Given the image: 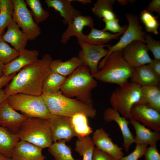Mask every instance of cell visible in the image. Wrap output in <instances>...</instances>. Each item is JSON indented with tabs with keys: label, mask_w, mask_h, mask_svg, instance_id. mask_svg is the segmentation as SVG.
<instances>
[{
	"label": "cell",
	"mask_w": 160,
	"mask_h": 160,
	"mask_svg": "<svg viewBox=\"0 0 160 160\" xmlns=\"http://www.w3.org/2000/svg\"><path fill=\"white\" fill-rule=\"evenodd\" d=\"M52 60L49 53H46L41 59L20 70L4 89L7 97L18 93L41 95L43 82L51 71Z\"/></svg>",
	"instance_id": "6da1fadb"
},
{
	"label": "cell",
	"mask_w": 160,
	"mask_h": 160,
	"mask_svg": "<svg viewBox=\"0 0 160 160\" xmlns=\"http://www.w3.org/2000/svg\"><path fill=\"white\" fill-rule=\"evenodd\" d=\"M97 85L89 67L83 64L66 78L60 91L66 97L92 105V91Z\"/></svg>",
	"instance_id": "7a4b0ae2"
},
{
	"label": "cell",
	"mask_w": 160,
	"mask_h": 160,
	"mask_svg": "<svg viewBox=\"0 0 160 160\" xmlns=\"http://www.w3.org/2000/svg\"><path fill=\"white\" fill-rule=\"evenodd\" d=\"M98 68L94 76L96 80L119 86L128 82L134 69L124 58L122 50L115 51L105 57L99 63Z\"/></svg>",
	"instance_id": "3957f363"
},
{
	"label": "cell",
	"mask_w": 160,
	"mask_h": 160,
	"mask_svg": "<svg viewBox=\"0 0 160 160\" xmlns=\"http://www.w3.org/2000/svg\"><path fill=\"white\" fill-rule=\"evenodd\" d=\"M44 103L52 115L69 117L81 113L91 118L95 117L96 111L92 105L84 103L66 97L61 92L49 95H42Z\"/></svg>",
	"instance_id": "277c9868"
},
{
	"label": "cell",
	"mask_w": 160,
	"mask_h": 160,
	"mask_svg": "<svg viewBox=\"0 0 160 160\" xmlns=\"http://www.w3.org/2000/svg\"><path fill=\"white\" fill-rule=\"evenodd\" d=\"M20 140L31 143L42 149L52 143V135L48 119L27 117L16 133Z\"/></svg>",
	"instance_id": "5b68a950"
},
{
	"label": "cell",
	"mask_w": 160,
	"mask_h": 160,
	"mask_svg": "<svg viewBox=\"0 0 160 160\" xmlns=\"http://www.w3.org/2000/svg\"><path fill=\"white\" fill-rule=\"evenodd\" d=\"M10 105L16 111H21L27 117H38L48 119L52 116L41 95L18 93L7 97Z\"/></svg>",
	"instance_id": "8992f818"
},
{
	"label": "cell",
	"mask_w": 160,
	"mask_h": 160,
	"mask_svg": "<svg viewBox=\"0 0 160 160\" xmlns=\"http://www.w3.org/2000/svg\"><path fill=\"white\" fill-rule=\"evenodd\" d=\"M113 92L110 98L112 108L127 119L131 118L133 105L139 103L142 96L141 87L131 81L119 86Z\"/></svg>",
	"instance_id": "52a82bcc"
},
{
	"label": "cell",
	"mask_w": 160,
	"mask_h": 160,
	"mask_svg": "<svg viewBox=\"0 0 160 160\" xmlns=\"http://www.w3.org/2000/svg\"><path fill=\"white\" fill-rule=\"evenodd\" d=\"M13 20L27 36L28 40H35L41 34V29L34 21L23 0H12Z\"/></svg>",
	"instance_id": "ba28073f"
},
{
	"label": "cell",
	"mask_w": 160,
	"mask_h": 160,
	"mask_svg": "<svg viewBox=\"0 0 160 160\" xmlns=\"http://www.w3.org/2000/svg\"><path fill=\"white\" fill-rule=\"evenodd\" d=\"M126 18L128 23L126 31L117 43L113 46L109 44L107 47L108 52L105 57L115 51L122 50L134 41H140L145 44V38L146 33L143 30L138 17L133 14L127 13L126 15Z\"/></svg>",
	"instance_id": "9c48e42d"
},
{
	"label": "cell",
	"mask_w": 160,
	"mask_h": 160,
	"mask_svg": "<svg viewBox=\"0 0 160 160\" xmlns=\"http://www.w3.org/2000/svg\"><path fill=\"white\" fill-rule=\"evenodd\" d=\"M78 42L81 48L78 57L82 60L83 64L89 67L94 76L98 71L99 61L108 53V50L105 49V47L109 44L92 45L79 41H78Z\"/></svg>",
	"instance_id": "30bf717a"
},
{
	"label": "cell",
	"mask_w": 160,
	"mask_h": 160,
	"mask_svg": "<svg viewBox=\"0 0 160 160\" xmlns=\"http://www.w3.org/2000/svg\"><path fill=\"white\" fill-rule=\"evenodd\" d=\"M146 45L141 41H134L122 50L123 57L133 68L149 64L153 60L148 54Z\"/></svg>",
	"instance_id": "8fae6325"
},
{
	"label": "cell",
	"mask_w": 160,
	"mask_h": 160,
	"mask_svg": "<svg viewBox=\"0 0 160 160\" xmlns=\"http://www.w3.org/2000/svg\"><path fill=\"white\" fill-rule=\"evenodd\" d=\"M48 120L53 143L62 140L68 142L76 136L70 117L52 115Z\"/></svg>",
	"instance_id": "7c38bea8"
},
{
	"label": "cell",
	"mask_w": 160,
	"mask_h": 160,
	"mask_svg": "<svg viewBox=\"0 0 160 160\" xmlns=\"http://www.w3.org/2000/svg\"><path fill=\"white\" fill-rule=\"evenodd\" d=\"M131 117L147 127L160 131V113L145 105L136 103L130 111Z\"/></svg>",
	"instance_id": "4fadbf2b"
},
{
	"label": "cell",
	"mask_w": 160,
	"mask_h": 160,
	"mask_svg": "<svg viewBox=\"0 0 160 160\" xmlns=\"http://www.w3.org/2000/svg\"><path fill=\"white\" fill-rule=\"evenodd\" d=\"M27 117L18 113L9 104L7 98L0 104V125L16 134Z\"/></svg>",
	"instance_id": "5bb4252c"
},
{
	"label": "cell",
	"mask_w": 160,
	"mask_h": 160,
	"mask_svg": "<svg viewBox=\"0 0 160 160\" xmlns=\"http://www.w3.org/2000/svg\"><path fill=\"white\" fill-rule=\"evenodd\" d=\"M109 136V134L101 127L95 131L92 138L96 148L110 154L116 160H119L124 156L123 149L114 143Z\"/></svg>",
	"instance_id": "9a60e30c"
},
{
	"label": "cell",
	"mask_w": 160,
	"mask_h": 160,
	"mask_svg": "<svg viewBox=\"0 0 160 160\" xmlns=\"http://www.w3.org/2000/svg\"><path fill=\"white\" fill-rule=\"evenodd\" d=\"M103 118L107 122L114 121L117 124L122 135L123 147L125 150L128 152L130 146L135 143V137L128 127L129 121L124 117L121 116L117 110L110 107L106 108L105 110Z\"/></svg>",
	"instance_id": "2e32d148"
},
{
	"label": "cell",
	"mask_w": 160,
	"mask_h": 160,
	"mask_svg": "<svg viewBox=\"0 0 160 160\" xmlns=\"http://www.w3.org/2000/svg\"><path fill=\"white\" fill-rule=\"evenodd\" d=\"M68 25L61 36L60 42L63 44H66L73 36L76 37L78 41H82L85 36L82 31L84 27L88 26L91 28L94 27V23L91 16L80 15L75 17Z\"/></svg>",
	"instance_id": "e0dca14e"
},
{
	"label": "cell",
	"mask_w": 160,
	"mask_h": 160,
	"mask_svg": "<svg viewBox=\"0 0 160 160\" xmlns=\"http://www.w3.org/2000/svg\"><path fill=\"white\" fill-rule=\"evenodd\" d=\"M19 140L12 152V160H42L46 156L42 153L43 149L28 142Z\"/></svg>",
	"instance_id": "ac0fdd59"
},
{
	"label": "cell",
	"mask_w": 160,
	"mask_h": 160,
	"mask_svg": "<svg viewBox=\"0 0 160 160\" xmlns=\"http://www.w3.org/2000/svg\"><path fill=\"white\" fill-rule=\"evenodd\" d=\"M19 52L17 57L5 65L4 75L8 76L17 73L23 68L39 60V53L36 50H29L25 48Z\"/></svg>",
	"instance_id": "d6986e66"
},
{
	"label": "cell",
	"mask_w": 160,
	"mask_h": 160,
	"mask_svg": "<svg viewBox=\"0 0 160 160\" xmlns=\"http://www.w3.org/2000/svg\"><path fill=\"white\" fill-rule=\"evenodd\" d=\"M130 79V81L141 87L158 86L160 83V77L148 64L134 68Z\"/></svg>",
	"instance_id": "ffe728a7"
},
{
	"label": "cell",
	"mask_w": 160,
	"mask_h": 160,
	"mask_svg": "<svg viewBox=\"0 0 160 160\" xmlns=\"http://www.w3.org/2000/svg\"><path fill=\"white\" fill-rule=\"evenodd\" d=\"M73 0H45L44 2L48 7L53 8L58 12L63 18V22L69 25L74 18L80 15L81 12L75 9L71 4Z\"/></svg>",
	"instance_id": "44dd1931"
},
{
	"label": "cell",
	"mask_w": 160,
	"mask_h": 160,
	"mask_svg": "<svg viewBox=\"0 0 160 160\" xmlns=\"http://www.w3.org/2000/svg\"><path fill=\"white\" fill-rule=\"evenodd\" d=\"M7 27L6 32L2 36L3 40L18 52L25 48L28 39L16 23L12 20Z\"/></svg>",
	"instance_id": "7402d4cb"
},
{
	"label": "cell",
	"mask_w": 160,
	"mask_h": 160,
	"mask_svg": "<svg viewBox=\"0 0 160 160\" xmlns=\"http://www.w3.org/2000/svg\"><path fill=\"white\" fill-rule=\"evenodd\" d=\"M129 119L130 123L134 127L136 132L135 143L151 145L156 144L160 140V131H152L132 117Z\"/></svg>",
	"instance_id": "603a6c76"
},
{
	"label": "cell",
	"mask_w": 160,
	"mask_h": 160,
	"mask_svg": "<svg viewBox=\"0 0 160 160\" xmlns=\"http://www.w3.org/2000/svg\"><path fill=\"white\" fill-rule=\"evenodd\" d=\"M83 64L81 59L78 57H74L65 61L60 59L52 60L50 63V69L51 71L67 77Z\"/></svg>",
	"instance_id": "cb8c5ba5"
},
{
	"label": "cell",
	"mask_w": 160,
	"mask_h": 160,
	"mask_svg": "<svg viewBox=\"0 0 160 160\" xmlns=\"http://www.w3.org/2000/svg\"><path fill=\"white\" fill-rule=\"evenodd\" d=\"M20 140L16 134L0 125V154L11 158L13 149Z\"/></svg>",
	"instance_id": "d4e9b609"
},
{
	"label": "cell",
	"mask_w": 160,
	"mask_h": 160,
	"mask_svg": "<svg viewBox=\"0 0 160 160\" xmlns=\"http://www.w3.org/2000/svg\"><path fill=\"white\" fill-rule=\"evenodd\" d=\"M91 29L90 33L85 35L82 42L92 45H105L112 40L118 39L122 34L112 33L94 27Z\"/></svg>",
	"instance_id": "484cf974"
},
{
	"label": "cell",
	"mask_w": 160,
	"mask_h": 160,
	"mask_svg": "<svg viewBox=\"0 0 160 160\" xmlns=\"http://www.w3.org/2000/svg\"><path fill=\"white\" fill-rule=\"evenodd\" d=\"M139 104L145 105L160 113V89L157 86L141 87Z\"/></svg>",
	"instance_id": "4316f807"
},
{
	"label": "cell",
	"mask_w": 160,
	"mask_h": 160,
	"mask_svg": "<svg viewBox=\"0 0 160 160\" xmlns=\"http://www.w3.org/2000/svg\"><path fill=\"white\" fill-rule=\"evenodd\" d=\"M66 77L51 71L44 80L42 95L53 94L60 92L61 88Z\"/></svg>",
	"instance_id": "83f0119b"
},
{
	"label": "cell",
	"mask_w": 160,
	"mask_h": 160,
	"mask_svg": "<svg viewBox=\"0 0 160 160\" xmlns=\"http://www.w3.org/2000/svg\"><path fill=\"white\" fill-rule=\"evenodd\" d=\"M115 0H98L92 8L93 13L99 18L107 20L117 18L113 9Z\"/></svg>",
	"instance_id": "f1b7e54d"
},
{
	"label": "cell",
	"mask_w": 160,
	"mask_h": 160,
	"mask_svg": "<svg viewBox=\"0 0 160 160\" xmlns=\"http://www.w3.org/2000/svg\"><path fill=\"white\" fill-rule=\"evenodd\" d=\"M87 117L84 114L79 113L70 117L78 138L89 136L92 132V129L88 124Z\"/></svg>",
	"instance_id": "f546056e"
},
{
	"label": "cell",
	"mask_w": 160,
	"mask_h": 160,
	"mask_svg": "<svg viewBox=\"0 0 160 160\" xmlns=\"http://www.w3.org/2000/svg\"><path fill=\"white\" fill-rule=\"evenodd\" d=\"M66 142L64 140H59L52 143L48 147V152L55 160H77L73 157L71 149Z\"/></svg>",
	"instance_id": "4dcf8cb0"
},
{
	"label": "cell",
	"mask_w": 160,
	"mask_h": 160,
	"mask_svg": "<svg viewBox=\"0 0 160 160\" xmlns=\"http://www.w3.org/2000/svg\"><path fill=\"white\" fill-rule=\"evenodd\" d=\"M95 145L89 136L78 138L75 143V150L83 156L82 160H92Z\"/></svg>",
	"instance_id": "1f68e13d"
},
{
	"label": "cell",
	"mask_w": 160,
	"mask_h": 160,
	"mask_svg": "<svg viewBox=\"0 0 160 160\" xmlns=\"http://www.w3.org/2000/svg\"><path fill=\"white\" fill-rule=\"evenodd\" d=\"M0 35L13 20L12 0H0Z\"/></svg>",
	"instance_id": "d6a6232c"
},
{
	"label": "cell",
	"mask_w": 160,
	"mask_h": 160,
	"mask_svg": "<svg viewBox=\"0 0 160 160\" xmlns=\"http://www.w3.org/2000/svg\"><path fill=\"white\" fill-rule=\"evenodd\" d=\"M158 17L154 16L151 12L146 9L141 12L140 19L144 24L146 31L148 32L158 35L159 23L158 20Z\"/></svg>",
	"instance_id": "836d02e7"
},
{
	"label": "cell",
	"mask_w": 160,
	"mask_h": 160,
	"mask_svg": "<svg viewBox=\"0 0 160 160\" xmlns=\"http://www.w3.org/2000/svg\"><path fill=\"white\" fill-rule=\"evenodd\" d=\"M30 8L35 22L38 24L46 20L49 16V12L45 10L39 0H26Z\"/></svg>",
	"instance_id": "e575fe53"
},
{
	"label": "cell",
	"mask_w": 160,
	"mask_h": 160,
	"mask_svg": "<svg viewBox=\"0 0 160 160\" xmlns=\"http://www.w3.org/2000/svg\"><path fill=\"white\" fill-rule=\"evenodd\" d=\"M19 52L10 47L0 35V61L7 64L18 57Z\"/></svg>",
	"instance_id": "d590c367"
},
{
	"label": "cell",
	"mask_w": 160,
	"mask_h": 160,
	"mask_svg": "<svg viewBox=\"0 0 160 160\" xmlns=\"http://www.w3.org/2000/svg\"><path fill=\"white\" fill-rule=\"evenodd\" d=\"M103 21L105 25L102 30L105 31H108L115 33L123 34L127 28V25L123 26H121L119 23L118 18L110 20L103 19Z\"/></svg>",
	"instance_id": "8d00e7d4"
},
{
	"label": "cell",
	"mask_w": 160,
	"mask_h": 160,
	"mask_svg": "<svg viewBox=\"0 0 160 160\" xmlns=\"http://www.w3.org/2000/svg\"><path fill=\"white\" fill-rule=\"evenodd\" d=\"M145 44L148 50L152 53L154 59L160 60V41L153 39L150 34L145 37Z\"/></svg>",
	"instance_id": "74e56055"
},
{
	"label": "cell",
	"mask_w": 160,
	"mask_h": 160,
	"mask_svg": "<svg viewBox=\"0 0 160 160\" xmlns=\"http://www.w3.org/2000/svg\"><path fill=\"white\" fill-rule=\"evenodd\" d=\"M134 150L127 156H123L119 160H138L144 156L148 145L145 143L136 144Z\"/></svg>",
	"instance_id": "f35d334b"
},
{
	"label": "cell",
	"mask_w": 160,
	"mask_h": 160,
	"mask_svg": "<svg viewBox=\"0 0 160 160\" xmlns=\"http://www.w3.org/2000/svg\"><path fill=\"white\" fill-rule=\"evenodd\" d=\"M144 156L145 160H160V154L156 144L150 145L147 147Z\"/></svg>",
	"instance_id": "ab89813d"
},
{
	"label": "cell",
	"mask_w": 160,
	"mask_h": 160,
	"mask_svg": "<svg viewBox=\"0 0 160 160\" xmlns=\"http://www.w3.org/2000/svg\"><path fill=\"white\" fill-rule=\"evenodd\" d=\"M92 160H116L108 153L95 147Z\"/></svg>",
	"instance_id": "60d3db41"
},
{
	"label": "cell",
	"mask_w": 160,
	"mask_h": 160,
	"mask_svg": "<svg viewBox=\"0 0 160 160\" xmlns=\"http://www.w3.org/2000/svg\"><path fill=\"white\" fill-rule=\"evenodd\" d=\"M146 10L151 12H156L159 14L160 13V0H152L148 6Z\"/></svg>",
	"instance_id": "b9f144b4"
},
{
	"label": "cell",
	"mask_w": 160,
	"mask_h": 160,
	"mask_svg": "<svg viewBox=\"0 0 160 160\" xmlns=\"http://www.w3.org/2000/svg\"><path fill=\"white\" fill-rule=\"evenodd\" d=\"M148 64L151 69L160 77V60L154 59Z\"/></svg>",
	"instance_id": "7bdbcfd3"
},
{
	"label": "cell",
	"mask_w": 160,
	"mask_h": 160,
	"mask_svg": "<svg viewBox=\"0 0 160 160\" xmlns=\"http://www.w3.org/2000/svg\"><path fill=\"white\" fill-rule=\"evenodd\" d=\"M16 73H14L8 76H3L0 78V89L4 86L7 84L16 75Z\"/></svg>",
	"instance_id": "ee69618b"
},
{
	"label": "cell",
	"mask_w": 160,
	"mask_h": 160,
	"mask_svg": "<svg viewBox=\"0 0 160 160\" xmlns=\"http://www.w3.org/2000/svg\"><path fill=\"white\" fill-rule=\"evenodd\" d=\"M135 0H117L116 1L122 6H125L129 3H132Z\"/></svg>",
	"instance_id": "f6af8a7d"
},
{
	"label": "cell",
	"mask_w": 160,
	"mask_h": 160,
	"mask_svg": "<svg viewBox=\"0 0 160 160\" xmlns=\"http://www.w3.org/2000/svg\"><path fill=\"white\" fill-rule=\"evenodd\" d=\"M4 89H0V104L7 97Z\"/></svg>",
	"instance_id": "bcb514c9"
},
{
	"label": "cell",
	"mask_w": 160,
	"mask_h": 160,
	"mask_svg": "<svg viewBox=\"0 0 160 160\" xmlns=\"http://www.w3.org/2000/svg\"><path fill=\"white\" fill-rule=\"evenodd\" d=\"M5 65L0 61V78L4 75Z\"/></svg>",
	"instance_id": "7dc6e473"
},
{
	"label": "cell",
	"mask_w": 160,
	"mask_h": 160,
	"mask_svg": "<svg viewBox=\"0 0 160 160\" xmlns=\"http://www.w3.org/2000/svg\"><path fill=\"white\" fill-rule=\"evenodd\" d=\"M75 1L79 2L83 4H89L91 2V1L90 0H77Z\"/></svg>",
	"instance_id": "c3c4849f"
},
{
	"label": "cell",
	"mask_w": 160,
	"mask_h": 160,
	"mask_svg": "<svg viewBox=\"0 0 160 160\" xmlns=\"http://www.w3.org/2000/svg\"><path fill=\"white\" fill-rule=\"evenodd\" d=\"M0 160H12L11 158H9L3 154H0Z\"/></svg>",
	"instance_id": "681fc988"
},
{
	"label": "cell",
	"mask_w": 160,
	"mask_h": 160,
	"mask_svg": "<svg viewBox=\"0 0 160 160\" xmlns=\"http://www.w3.org/2000/svg\"><path fill=\"white\" fill-rule=\"evenodd\" d=\"M1 1L0 0V12L1 10Z\"/></svg>",
	"instance_id": "f907efd6"
},
{
	"label": "cell",
	"mask_w": 160,
	"mask_h": 160,
	"mask_svg": "<svg viewBox=\"0 0 160 160\" xmlns=\"http://www.w3.org/2000/svg\"></svg>",
	"instance_id": "816d5d0a"
}]
</instances>
